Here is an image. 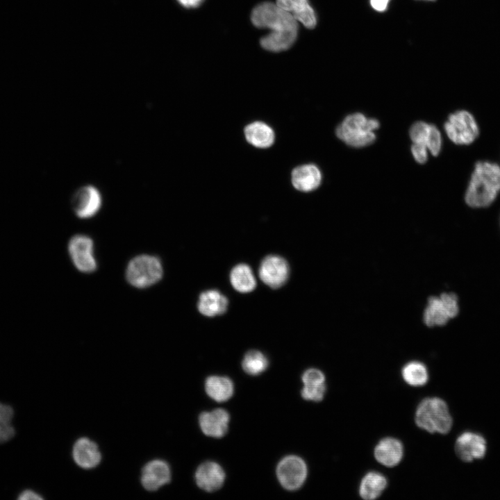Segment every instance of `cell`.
Segmentation results:
<instances>
[{
	"label": "cell",
	"mask_w": 500,
	"mask_h": 500,
	"mask_svg": "<svg viewBox=\"0 0 500 500\" xmlns=\"http://www.w3.org/2000/svg\"><path fill=\"white\" fill-rule=\"evenodd\" d=\"M197 308L202 315L215 317L226 311L228 299L218 290H209L200 294Z\"/></svg>",
	"instance_id": "obj_19"
},
{
	"label": "cell",
	"mask_w": 500,
	"mask_h": 500,
	"mask_svg": "<svg viewBox=\"0 0 500 500\" xmlns=\"http://www.w3.org/2000/svg\"><path fill=\"white\" fill-rule=\"evenodd\" d=\"M20 500H29V499H39L41 500L43 498L38 493L31 490H26L23 491L18 498Z\"/></svg>",
	"instance_id": "obj_34"
},
{
	"label": "cell",
	"mask_w": 500,
	"mask_h": 500,
	"mask_svg": "<svg viewBox=\"0 0 500 500\" xmlns=\"http://www.w3.org/2000/svg\"><path fill=\"white\" fill-rule=\"evenodd\" d=\"M251 22L260 28H269L272 34H297V21L276 3L265 2L252 11Z\"/></svg>",
	"instance_id": "obj_4"
},
{
	"label": "cell",
	"mask_w": 500,
	"mask_h": 500,
	"mask_svg": "<svg viewBox=\"0 0 500 500\" xmlns=\"http://www.w3.org/2000/svg\"><path fill=\"white\" fill-rule=\"evenodd\" d=\"M126 278L137 288H147L157 283L162 277L160 260L152 255L142 254L134 257L127 265Z\"/></svg>",
	"instance_id": "obj_5"
},
{
	"label": "cell",
	"mask_w": 500,
	"mask_h": 500,
	"mask_svg": "<svg viewBox=\"0 0 500 500\" xmlns=\"http://www.w3.org/2000/svg\"><path fill=\"white\" fill-rule=\"evenodd\" d=\"M411 151L415 160L417 162L424 164L427 161L428 154L426 147L412 144Z\"/></svg>",
	"instance_id": "obj_33"
},
{
	"label": "cell",
	"mask_w": 500,
	"mask_h": 500,
	"mask_svg": "<svg viewBox=\"0 0 500 500\" xmlns=\"http://www.w3.org/2000/svg\"><path fill=\"white\" fill-rule=\"evenodd\" d=\"M390 0H370L371 6L377 11H384L388 6Z\"/></svg>",
	"instance_id": "obj_35"
},
{
	"label": "cell",
	"mask_w": 500,
	"mask_h": 500,
	"mask_svg": "<svg viewBox=\"0 0 500 500\" xmlns=\"http://www.w3.org/2000/svg\"><path fill=\"white\" fill-rule=\"evenodd\" d=\"M450 319L440 297H431L424 310V320L428 326L444 325Z\"/></svg>",
	"instance_id": "obj_24"
},
{
	"label": "cell",
	"mask_w": 500,
	"mask_h": 500,
	"mask_svg": "<svg viewBox=\"0 0 500 500\" xmlns=\"http://www.w3.org/2000/svg\"><path fill=\"white\" fill-rule=\"evenodd\" d=\"M259 276L266 285L276 289L281 287L289 276V265L281 256L270 255L262 261Z\"/></svg>",
	"instance_id": "obj_10"
},
{
	"label": "cell",
	"mask_w": 500,
	"mask_h": 500,
	"mask_svg": "<svg viewBox=\"0 0 500 500\" xmlns=\"http://www.w3.org/2000/svg\"><path fill=\"white\" fill-rule=\"evenodd\" d=\"M444 127L450 140L458 145L470 144L479 135V127L475 117L465 110L451 114Z\"/></svg>",
	"instance_id": "obj_6"
},
{
	"label": "cell",
	"mask_w": 500,
	"mask_h": 500,
	"mask_svg": "<svg viewBox=\"0 0 500 500\" xmlns=\"http://www.w3.org/2000/svg\"><path fill=\"white\" fill-rule=\"evenodd\" d=\"M179 4L187 8H197L201 4L204 0H176Z\"/></svg>",
	"instance_id": "obj_36"
},
{
	"label": "cell",
	"mask_w": 500,
	"mask_h": 500,
	"mask_svg": "<svg viewBox=\"0 0 500 500\" xmlns=\"http://www.w3.org/2000/svg\"><path fill=\"white\" fill-rule=\"evenodd\" d=\"M403 448L401 442L393 438L382 439L374 449L376 460L386 467H394L402 459Z\"/></svg>",
	"instance_id": "obj_16"
},
{
	"label": "cell",
	"mask_w": 500,
	"mask_h": 500,
	"mask_svg": "<svg viewBox=\"0 0 500 500\" xmlns=\"http://www.w3.org/2000/svg\"><path fill=\"white\" fill-rule=\"evenodd\" d=\"M415 419L418 427L431 433L447 434L453 424L447 403L438 397L423 399L417 408Z\"/></svg>",
	"instance_id": "obj_2"
},
{
	"label": "cell",
	"mask_w": 500,
	"mask_h": 500,
	"mask_svg": "<svg viewBox=\"0 0 500 500\" xmlns=\"http://www.w3.org/2000/svg\"><path fill=\"white\" fill-rule=\"evenodd\" d=\"M230 281L237 291L243 293L252 291L256 285L251 268L245 264H239L232 269Z\"/></svg>",
	"instance_id": "obj_23"
},
{
	"label": "cell",
	"mask_w": 500,
	"mask_h": 500,
	"mask_svg": "<svg viewBox=\"0 0 500 500\" xmlns=\"http://www.w3.org/2000/svg\"><path fill=\"white\" fill-rule=\"evenodd\" d=\"M171 469L165 461L156 459L147 462L142 468L141 484L148 491H156L171 480Z\"/></svg>",
	"instance_id": "obj_12"
},
{
	"label": "cell",
	"mask_w": 500,
	"mask_h": 500,
	"mask_svg": "<svg viewBox=\"0 0 500 500\" xmlns=\"http://www.w3.org/2000/svg\"><path fill=\"white\" fill-rule=\"evenodd\" d=\"M225 474L222 468L215 462H206L201 464L195 473L197 485L208 492L219 489L224 481Z\"/></svg>",
	"instance_id": "obj_14"
},
{
	"label": "cell",
	"mask_w": 500,
	"mask_h": 500,
	"mask_svg": "<svg viewBox=\"0 0 500 500\" xmlns=\"http://www.w3.org/2000/svg\"><path fill=\"white\" fill-rule=\"evenodd\" d=\"M500 192V165L490 161H478L474 165L465 201L470 207H488Z\"/></svg>",
	"instance_id": "obj_1"
},
{
	"label": "cell",
	"mask_w": 500,
	"mask_h": 500,
	"mask_svg": "<svg viewBox=\"0 0 500 500\" xmlns=\"http://www.w3.org/2000/svg\"><path fill=\"white\" fill-rule=\"evenodd\" d=\"M68 252L75 267L83 273H92L97 268L94 243L89 236L76 235L68 243Z\"/></svg>",
	"instance_id": "obj_7"
},
{
	"label": "cell",
	"mask_w": 500,
	"mask_h": 500,
	"mask_svg": "<svg viewBox=\"0 0 500 500\" xmlns=\"http://www.w3.org/2000/svg\"><path fill=\"white\" fill-rule=\"evenodd\" d=\"M303 385L301 394L305 400L320 401L323 399L326 390L325 383H310Z\"/></svg>",
	"instance_id": "obj_29"
},
{
	"label": "cell",
	"mask_w": 500,
	"mask_h": 500,
	"mask_svg": "<svg viewBox=\"0 0 500 500\" xmlns=\"http://www.w3.org/2000/svg\"><path fill=\"white\" fill-rule=\"evenodd\" d=\"M431 124L424 122H417L410 129V136L413 144L424 147L427 149Z\"/></svg>",
	"instance_id": "obj_28"
},
{
	"label": "cell",
	"mask_w": 500,
	"mask_h": 500,
	"mask_svg": "<svg viewBox=\"0 0 500 500\" xmlns=\"http://www.w3.org/2000/svg\"><path fill=\"white\" fill-rule=\"evenodd\" d=\"M228 413L223 409L203 412L199 416V425L206 435L213 438L224 436L228 430Z\"/></svg>",
	"instance_id": "obj_15"
},
{
	"label": "cell",
	"mask_w": 500,
	"mask_h": 500,
	"mask_svg": "<svg viewBox=\"0 0 500 500\" xmlns=\"http://www.w3.org/2000/svg\"><path fill=\"white\" fill-rule=\"evenodd\" d=\"M379 127L375 119H368L360 112L347 116L336 128V135L347 144L353 147H363L376 140L374 131Z\"/></svg>",
	"instance_id": "obj_3"
},
{
	"label": "cell",
	"mask_w": 500,
	"mask_h": 500,
	"mask_svg": "<svg viewBox=\"0 0 500 500\" xmlns=\"http://www.w3.org/2000/svg\"><path fill=\"white\" fill-rule=\"evenodd\" d=\"M276 4L306 28H313L315 26L316 15L308 0H276Z\"/></svg>",
	"instance_id": "obj_17"
},
{
	"label": "cell",
	"mask_w": 500,
	"mask_h": 500,
	"mask_svg": "<svg viewBox=\"0 0 500 500\" xmlns=\"http://www.w3.org/2000/svg\"><path fill=\"white\" fill-rule=\"evenodd\" d=\"M387 485V479L382 474L376 472H368L361 480L359 494L365 500L375 499L382 494Z\"/></svg>",
	"instance_id": "obj_20"
},
{
	"label": "cell",
	"mask_w": 500,
	"mask_h": 500,
	"mask_svg": "<svg viewBox=\"0 0 500 500\" xmlns=\"http://www.w3.org/2000/svg\"><path fill=\"white\" fill-rule=\"evenodd\" d=\"M322 174L318 167L308 164L296 167L292 173L294 187L303 192L316 189L321 183Z\"/></svg>",
	"instance_id": "obj_18"
},
{
	"label": "cell",
	"mask_w": 500,
	"mask_h": 500,
	"mask_svg": "<svg viewBox=\"0 0 500 500\" xmlns=\"http://www.w3.org/2000/svg\"><path fill=\"white\" fill-rule=\"evenodd\" d=\"M431 1H433V0H431Z\"/></svg>",
	"instance_id": "obj_37"
},
{
	"label": "cell",
	"mask_w": 500,
	"mask_h": 500,
	"mask_svg": "<svg viewBox=\"0 0 500 500\" xmlns=\"http://www.w3.org/2000/svg\"><path fill=\"white\" fill-rule=\"evenodd\" d=\"M242 365L245 372L255 376L265 371L268 366V360L260 351L251 350L245 354Z\"/></svg>",
	"instance_id": "obj_26"
},
{
	"label": "cell",
	"mask_w": 500,
	"mask_h": 500,
	"mask_svg": "<svg viewBox=\"0 0 500 500\" xmlns=\"http://www.w3.org/2000/svg\"><path fill=\"white\" fill-rule=\"evenodd\" d=\"M207 394L217 401H224L229 399L233 393L232 381L224 376H210L206 381Z\"/></svg>",
	"instance_id": "obj_22"
},
{
	"label": "cell",
	"mask_w": 500,
	"mask_h": 500,
	"mask_svg": "<svg viewBox=\"0 0 500 500\" xmlns=\"http://www.w3.org/2000/svg\"><path fill=\"white\" fill-rule=\"evenodd\" d=\"M427 148L434 156H437L440 153L442 148L441 133L438 128L433 124L431 126Z\"/></svg>",
	"instance_id": "obj_30"
},
{
	"label": "cell",
	"mask_w": 500,
	"mask_h": 500,
	"mask_svg": "<svg viewBox=\"0 0 500 500\" xmlns=\"http://www.w3.org/2000/svg\"><path fill=\"white\" fill-rule=\"evenodd\" d=\"M244 133L247 141L259 148H267L274 142L272 129L263 122H256L249 124L244 129Z\"/></svg>",
	"instance_id": "obj_21"
},
{
	"label": "cell",
	"mask_w": 500,
	"mask_h": 500,
	"mask_svg": "<svg viewBox=\"0 0 500 500\" xmlns=\"http://www.w3.org/2000/svg\"><path fill=\"white\" fill-rule=\"evenodd\" d=\"M302 381L303 383H325V376L324 374L317 369H309L306 370L302 376Z\"/></svg>",
	"instance_id": "obj_32"
},
{
	"label": "cell",
	"mask_w": 500,
	"mask_h": 500,
	"mask_svg": "<svg viewBox=\"0 0 500 500\" xmlns=\"http://www.w3.org/2000/svg\"><path fill=\"white\" fill-rule=\"evenodd\" d=\"M487 444L485 438L473 432H465L457 438L455 451L458 457L464 462H472L483 458L486 453Z\"/></svg>",
	"instance_id": "obj_11"
},
{
	"label": "cell",
	"mask_w": 500,
	"mask_h": 500,
	"mask_svg": "<svg viewBox=\"0 0 500 500\" xmlns=\"http://www.w3.org/2000/svg\"><path fill=\"white\" fill-rule=\"evenodd\" d=\"M401 375L406 383L415 387L422 386L428 380L426 366L419 361H412L405 365L402 368Z\"/></svg>",
	"instance_id": "obj_25"
},
{
	"label": "cell",
	"mask_w": 500,
	"mask_h": 500,
	"mask_svg": "<svg viewBox=\"0 0 500 500\" xmlns=\"http://www.w3.org/2000/svg\"><path fill=\"white\" fill-rule=\"evenodd\" d=\"M13 415L14 411L11 406L0 403V443L10 440L15 434L12 425Z\"/></svg>",
	"instance_id": "obj_27"
},
{
	"label": "cell",
	"mask_w": 500,
	"mask_h": 500,
	"mask_svg": "<svg viewBox=\"0 0 500 500\" xmlns=\"http://www.w3.org/2000/svg\"><path fill=\"white\" fill-rule=\"evenodd\" d=\"M72 456L77 465L85 469L97 467L101 460L97 444L87 438H81L76 441Z\"/></svg>",
	"instance_id": "obj_13"
},
{
	"label": "cell",
	"mask_w": 500,
	"mask_h": 500,
	"mask_svg": "<svg viewBox=\"0 0 500 500\" xmlns=\"http://www.w3.org/2000/svg\"><path fill=\"white\" fill-rule=\"evenodd\" d=\"M102 204L101 193L94 186L84 185L72 194L71 206L75 215L81 219L94 217Z\"/></svg>",
	"instance_id": "obj_9"
},
{
	"label": "cell",
	"mask_w": 500,
	"mask_h": 500,
	"mask_svg": "<svg viewBox=\"0 0 500 500\" xmlns=\"http://www.w3.org/2000/svg\"><path fill=\"white\" fill-rule=\"evenodd\" d=\"M276 474L283 488L294 490L303 484L307 476V467L301 458L287 456L278 463Z\"/></svg>",
	"instance_id": "obj_8"
},
{
	"label": "cell",
	"mask_w": 500,
	"mask_h": 500,
	"mask_svg": "<svg viewBox=\"0 0 500 500\" xmlns=\"http://www.w3.org/2000/svg\"><path fill=\"white\" fill-rule=\"evenodd\" d=\"M450 318L455 317L459 311L458 298L454 293H442L440 297Z\"/></svg>",
	"instance_id": "obj_31"
}]
</instances>
